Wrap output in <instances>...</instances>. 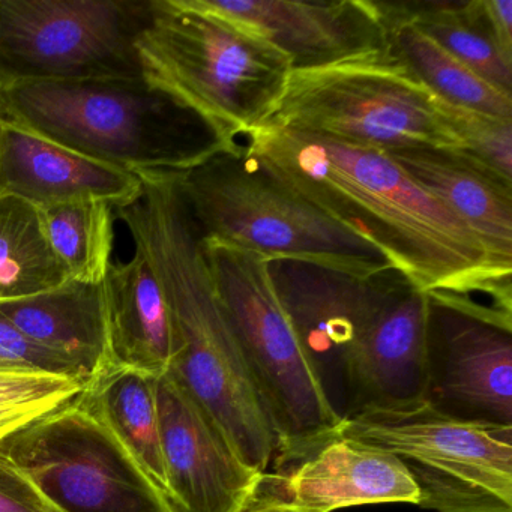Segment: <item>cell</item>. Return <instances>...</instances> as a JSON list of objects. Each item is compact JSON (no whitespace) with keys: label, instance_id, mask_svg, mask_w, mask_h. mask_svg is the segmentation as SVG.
Instances as JSON below:
<instances>
[{"label":"cell","instance_id":"cell-4","mask_svg":"<svg viewBox=\"0 0 512 512\" xmlns=\"http://www.w3.org/2000/svg\"><path fill=\"white\" fill-rule=\"evenodd\" d=\"M143 76L200 116L227 151L277 106L289 58L190 0H151L137 40Z\"/></svg>","mask_w":512,"mask_h":512},{"label":"cell","instance_id":"cell-30","mask_svg":"<svg viewBox=\"0 0 512 512\" xmlns=\"http://www.w3.org/2000/svg\"><path fill=\"white\" fill-rule=\"evenodd\" d=\"M482 5L500 49L512 56V0H482Z\"/></svg>","mask_w":512,"mask_h":512},{"label":"cell","instance_id":"cell-13","mask_svg":"<svg viewBox=\"0 0 512 512\" xmlns=\"http://www.w3.org/2000/svg\"><path fill=\"white\" fill-rule=\"evenodd\" d=\"M251 32L289 58L292 71L388 61V38L374 0H190Z\"/></svg>","mask_w":512,"mask_h":512},{"label":"cell","instance_id":"cell-16","mask_svg":"<svg viewBox=\"0 0 512 512\" xmlns=\"http://www.w3.org/2000/svg\"><path fill=\"white\" fill-rule=\"evenodd\" d=\"M425 308L427 293L404 278L370 317L350 353L346 419L424 401Z\"/></svg>","mask_w":512,"mask_h":512},{"label":"cell","instance_id":"cell-7","mask_svg":"<svg viewBox=\"0 0 512 512\" xmlns=\"http://www.w3.org/2000/svg\"><path fill=\"white\" fill-rule=\"evenodd\" d=\"M260 127L328 137L368 151L457 149L431 94L394 58L326 70L290 71Z\"/></svg>","mask_w":512,"mask_h":512},{"label":"cell","instance_id":"cell-17","mask_svg":"<svg viewBox=\"0 0 512 512\" xmlns=\"http://www.w3.org/2000/svg\"><path fill=\"white\" fill-rule=\"evenodd\" d=\"M0 193L38 209L74 200H101L115 209L139 199L142 181L0 118Z\"/></svg>","mask_w":512,"mask_h":512},{"label":"cell","instance_id":"cell-18","mask_svg":"<svg viewBox=\"0 0 512 512\" xmlns=\"http://www.w3.org/2000/svg\"><path fill=\"white\" fill-rule=\"evenodd\" d=\"M425 193L464 221L500 259L512 263V181L451 148L385 152Z\"/></svg>","mask_w":512,"mask_h":512},{"label":"cell","instance_id":"cell-24","mask_svg":"<svg viewBox=\"0 0 512 512\" xmlns=\"http://www.w3.org/2000/svg\"><path fill=\"white\" fill-rule=\"evenodd\" d=\"M67 280L40 209L0 193V304L38 295Z\"/></svg>","mask_w":512,"mask_h":512},{"label":"cell","instance_id":"cell-22","mask_svg":"<svg viewBox=\"0 0 512 512\" xmlns=\"http://www.w3.org/2000/svg\"><path fill=\"white\" fill-rule=\"evenodd\" d=\"M377 7L392 58L404 65L431 94L454 106L512 119V97L488 85L416 28L397 2H377Z\"/></svg>","mask_w":512,"mask_h":512},{"label":"cell","instance_id":"cell-27","mask_svg":"<svg viewBox=\"0 0 512 512\" xmlns=\"http://www.w3.org/2000/svg\"><path fill=\"white\" fill-rule=\"evenodd\" d=\"M0 373L41 374L79 380L85 374L67 356L43 346L0 313Z\"/></svg>","mask_w":512,"mask_h":512},{"label":"cell","instance_id":"cell-19","mask_svg":"<svg viewBox=\"0 0 512 512\" xmlns=\"http://www.w3.org/2000/svg\"><path fill=\"white\" fill-rule=\"evenodd\" d=\"M0 313L38 343L67 356L88 383L112 367L104 281L68 278L46 292L0 304Z\"/></svg>","mask_w":512,"mask_h":512},{"label":"cell","instance_id":"cell-25","mask_svg":"<svg viewBox=\"0 0 512 512\" xmlns=\"http://www.w3.org/2000/svg\"><path fill=\"white\" fill-rule=\"evenodd\" d=\"M44 229L68 278L101 283L112 266L115 211L101 200H74L41 208Z\"/></svg>","mask_w":512,"mask_h":512},{"label":"cell","instance_id":"cell-31","mask_svg":"<svg viewBox=\"0 0 512 512\" xmlns=\"http://www.w3.org/2000/svg\"><path fill=\"white\" fill-rule=\"evenodd\" d=\"M49 407L26 406V404H0V440L19 430L32 419L50 412Z\"/></svg>","mask_w":512,"mask_h":512},{"label":"cell","instance_id":"cell-6","mask_svg":"<svg viewBox=\"0 0 512 512\" xmlns=\"http://www.w3.org/2000/svg\"><path fill=\"white\" fill-rule=\"evenodd\" d=\"M203 253L218 301L274 430L275 469L292 466L337 436L341 422L329 409L275 296L265 257L205 238Z\"/></svg>","mask_w":512,"mask_h":512},{"label":"cell","instance_id":"cell-1","mask_svg":"<svg viewBox=\"0 0 512 512\" xmlns=\"http://www.w3.org/2000/svg\"><path fill=\"white\" fill-rule=\"evenodd\" d=\"M241 143L278 181L380 248L422 292L482 293L512 313V263L388 155L266 127Z\"/></svg>","mask_w":512,"mask_h":512},{"label":"cell","instance_id":"cell-3","mask_svg":"<svg viewBox=\"0 0 512 512\" xmlns=\"http://www.w3.org/2000/svg\"><path fill=\"white\" fill-rule=\"evenodd\" d=\"M2 118L131 173L185 172L226 149L197 113L145 77L11 86Z\"/></svg>","mask_w":512,"mask_h":512},{"label":"cell","instance_id":"cell-32","mask_svg":"<svg viewBox=\"0 0 512 512\" xmlns=\"http://www.w3.org/2000/svg\"><path fill=\"white\" fill-rule=\"evenodd\" d=\"M245 512H299L287 508H248Z\"/></svg>","mask_w":512,"mask_h":512},{"label":"cell","instance_id":"cell-5","mask_svg":"<svg viewBox=\"0 0 512 512\" xmlns=\"http://www.w3.org/2000/svg\"><path fill=\"white\" fill-rule=\"evenodd\" d=\"M175 176L205 239L265 259L314 260L364 274L394 266L376 245L278 181L242 143Z\"/></svg>","mask_w":512,"mask_h":512},{"label":"cell","instance_id":"cell-2","mask_svg":"<svg viewBox=\"0 0 512 512\" xmlns=\"http://www.w3.org/2000/svg\"><path fill=\"white\" fill-rule=\"evenodd\" d=\"M142 194L115 208L136 250L151 263L173 326L169 373L217 424L239 457L268 472L277 439L260 404L203 253V235L175 173H137Z\"/></svg>","mask_w":512,"mask_h":512},{"label":"cell","instance_id":"cell-10","mask_svg":"<svg viewBox=\"0 0 512 512\" xmlns=\"http://www.w3.org/2000/svg\"><path fill=\"white\" fill-rule=\"evenodd\" d=\"M53 512H178L79 397L0 440Z\"/></svg>","mask_w":512,"mask_h":512},{"label":"cell","instance_id":"cell-11","mask_svg":"<svg viewBox=\"0 0 512 512\" xmlns=\"http://www.w3.org/2000/svg\"><path fill=\"white\" fill-rule=\"evenodd\" d=\"M425 293V403L455 421L512 427V313Z\"/></svg>","mask_w":512,"mask_h":512},{"label":"cell","instance_id":"cell-26","mask_svg":"<svg viewBox=\"0 0 512 512\" xmlns=\"http://www.w3.org/2000/svg\"><path fill=\"white\" fill-rule=\"evenodd\" d=\"M436 103L458 151L487 164L512 181V119L454 106L437 97Z\"/></svg>","mask_w":512,"mask_h":512},{"label":"cell","instance_id":"cell-14","mask_svg":"<svg viewBox=\"0 0 512 512\" xmlns=\"http://www.w3.org/2000/svg\"><path fill=\"white\" fill-rule=\"evenodd\" d=\"M169 499L178 512H245L263 473L167 371L155 379Z\"/></svg>","mask_w":512,"mask_h":512},{"label":"cell","instance_id":"cell-28","mask_svg":"<svg viewBox=\"0 0 512 512\" xmlns=\"http://www.w3.org/2000/svg\"><path fill=\"white\" fill-rule=\"evenodd\" d=\"M85 383L41 374L0 373V404H26L56 409L79 397Z\"/></svg>","mask_w":512,"mask_h":512},{"label":"cell","instance_id":"cell-8","mask_svg":"<svg viewBox=\"0 0 512 512\" xmlns=\"http://www.w3.org/2000/svg\"><path fill=\"white\" fill-rule=\"evenodd\" d=\"M337 436L388 452L434 512H512V427L455 421L425 401L368 407Z\"/></svg>","mask_w":512,"mask_h":512},{"label":"cell","instance_id":"cell-9","mask_svg":"<svg viewBox=\"0 0 512 512\" xmlns=\"http://www.w3.org/2000/svg\"><path fill=\"white\" fill-rule=\"evenodd\" d=\"M151 0H0V89L142 79Z\"/></svg>","mask_w":512,"mask_h":512},{"label":"cell","instance_id":"cell-20","mask_svg":"<svg viewBox=\"0 0 512 512\" xmlns=\"http://www.w3.org/2000/svg\"><path fill=\"white\" fill-rule=\"evenodd\" d=\"M104 283L113 367L152 377L167 373L173 355L172 317L151 263L136 250L130 262L112 263Z\"/></svg>","mask_w":512,"mask_h":512},{"label":"cell","instance_id":"cell-29","mask_svg":"<svg viewBox=\"0 0 512 512\" xmlns=\"http://www.w3.org/2000/svg\"><path fill=\"white\" fill-rule=\"evenodd\" d=\"M0 512H53L43 497L0 455Z\"/></svg>","mask_w":512,"mask_h":512},{"label":"cell","instance_id":"cell-15","mask_svg":"<svg viewBox=\"0 0 512 512\" xmlns=\"http://www.w3.org/2000/svg\"><path fill=\"white\" fill-rule=\"evenodd\" d=\"M419 500L418 487L397 457L335 436L298 463L263 473L248 508L334 512Z\"/></svg>","mask_w":512,"mask_h":512},{"label":"cell","instance_id":"cell-33","mask_svg":"<svg viewBox=\"0 0 512 512\" xmlns=\"http://www.w3.org/2000/svg\"><path fill=\"white\" fill-rule=\"evenodd\" d=\"M4 115V89H0V118Z\"/></svg>","mask_w":512,"mask_h":512},{"label":"cell","instance_id":"cell-23","mask_svg":"<svg viewBox=\"0 0 512 512\" xmlns=\"http://www.w3.org/2000/svg\"><path fill=\"white\" fill-rule=\"evenodd\" d=\"M416 28L463 62L488 85L512 97V56L500 49L482 0L397 2Z\"/></svg>","mask_w":512,"mask_h":512},{"label":"cell","instance_id":"cell-12","mask_svg":"<svg viewBox=\"0 0 512 512\" xmlns=\"http://www.w3.org/2000/svg\"><path fill=\"white\" fill-rule=\"evenodd\" d=\"M275 296L298 338L329 409L343 422L349 412L347 367L362 329L406 274H364L314 260L266 259Z\"/></svg>","mask_w":512,"mask_h":512},{"label":"cell","instance_id":"cell-21","mask_svg":"<svg viewBox=\"0 0 512 512\" xmlns=\"http://www.w3.org/2000/svg\"><path fill=\"white\" fill-rule=\"evenodd\" d=\"M155 379L140 371L112 365L86 385L79 400L112 431L169 499Z\"/></svg>","mask_w":512,"mask_h":512}]
</instances>
